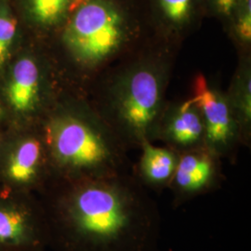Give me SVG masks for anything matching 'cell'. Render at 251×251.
Masks as SVG:
<instances>
[{
  "label": "cell",
  "instance_id": "cell-1",
  "mask_svg": "<svg viewBox=\"0 0 251 251\" xmlns=\"http://www.w3.org/2000/svg\"><path fill=\"white\" fill-rule=\"evenodd\" d=\"M40 194L57 251H158L159 211L135 173L56 179Z\"/></svg>",
  "mask_w": 251,
  "mask_h": 251
},
{
  "label": "cell",
  "instance_id": "cell-2",
  "mask_svg": "<svg viewBox=\"0 0 251 251\" xmlns=\"http://www.w3.org/2000/svg\"><path fill=\"white\" fill-rule=\"evenodd\" d=\"M179 50L152 36L95 81L93 108L128 149L152 143Z\"/></svg>",
  "mask_w": 251,
  "mask_h": 251
},
{
  "label": "cell",
  "instance_id": "cell-3",
  "mask_svg": "<svg viewBox=\"0 0 251 251\" xmlns=\"http://www.w3.org/2000/svg\"><path fill=\"white\" fill-rule=\"evenodd\" d=\"M43 138L57 180H77L131 172L128 148L94 108L61 111L46 121Z\"/></svg>",
  "mask_w": 251,
  "mask_h": 251
},
{
  "label": "cell",
  "instance_id": "cell-4",
  "mask_svg": "<svg viewBox=\"0 0 251 251\" xmlns=\"http://www.w3.org/2000/svg\"><path fill=\"white\" fill-rule=\"evenodd\" d=\"M152 36L117 0H81L65 23L60 41L70 63L95 82Z\"/></svg>",
  "mask_w": 251,
  "mask_h": 251
},
{
  "label": "cell",
  "instance_id": "cell-5",
  "mask_svg": "<svg viewBox=\"0 0 251 251\" xmlns=\"http://www.w3.org/2000/svg\"><path fill=\"white\" fill-rule=\"evenodd\" d=\"M48 246V227L39 199L1 185L0 251H44Z\"/></svg>",
  "mask_w": 251,
  "mask_h": 251
},
{
  "label": "cell",
  "instance_id": "cell-6",
  "mask_svg": "<svg viewBox=\"0 0 251 251\" xmlns=\"http://www.w3.org/2000/svg\"><path fill=\"white\" fill-rule=\"evenodd\" d=\"M0 157V181L7 188L26 194L41 193L52 176L43 134H30L10 142Z\"/></svg>",
  "mask_w": 251,
  "mask_h": 251
},
{
  "label": "cell",
  "instance_id": "cell-7",
  "mask_svg": "<svg viewBox=\"0 0 251 251\" xmlns=\"http://www.w3.org/2000/svg\"><path fill=\"white\" fill-rule=\"evenodd\" d=\"M190 98L202 115L206 147L221 159L232 158L241 141L225 92L212 86L203 73H198L192 81Z\"/></svg>",
  "mask_w": 251,
  "mask_h": 251
},
{
  "label": "cell",
  "instance_id": "cell-8",
  "mask_svg": "<svg viewBox=\"0 0 251 251\" xmlns=\"http://www.w3.org/2000/svg\"><path fill=\"white\" fill-rule=\"evenodd\" d=\"M154 141L178 152L206 145L205 126L197 103L190 97L167 101L154 129L152 143Z\"/></svg>",
  "mask_w": 251,
  "mask_h": 251
},
{
  "label": "cell",
  "instance_id": "cell-9",
  "mask_svg": "<svg viewBox=\"0 0 251 251\" xmlns=\"http://www.w3.org/2000/svg\"><path fill=\"white\" fill-rule=\"evenodd\" d=\"M221 179V158L206 145L179 152L177 167L169 187L175 199L187 200L217 186Z\"/></svg>",
  "mask_w": 251,
  "mask_h": 251
},
{
  "label": "cell",
  "instance_id": "cell-10",
  "mask_svg": "<svg viewBox=\"0 0 251 251\" xmlns=\"http://www.w3.org/2000/svg\"><path fill=\"white\" fill-rule=\"evenodd\" d=\"M198 0H154L157 14L153 36L180 48L195 26Z\"/></svg>",
  "mask_w": 251,
  "mask_h": 251
},
{
  "label": "cell",
  "instance_id": "cell-11",
  "mask_svg": "<svg viewBox=\"0 0 251 251\" xmlns=\"http://www.w3.org/2000/svg\"><path fill=\"white\" fill-rule=\"evenodd\" d=\"M239 129L243 145L251 139V52L239 53V61L230 87L225 92Z\"/></svg>",
  "mask_w": 251,
  "mask_h": 251
},
{
  "label": "cell",
  "instance_id": "cell-12",
  "mask_svg": "<svg viewBox=\"0 0 251 251\" xmlns=\"http://www.w3.org/2000/svg\"><path fill=\"white\" fill-rule=\"evenodd\" d=\"M42 74L36 60L25 57L12 68L8 86V98L13 109L29 112L37 106L41 98Z\"/></svg>",
  "mask_w": 251,
  "mask_h": 251
},
{
  "label": "cell",
  "instance_id": "cell-13",
  "mask_svg": "<svg viewBox=\"0 0 251 251\" xmlns=\"http://www.w3.org/2000/svg\"><path fill=\"white\" fill-rule=\"evenodd\" d=\"M142 154L135 175L144 186L169 187L177 167L179 152L168 146L159 147L151 142L141 145Z\"/></svg>",
  "mask_w": 251,
  "mask_h": 251
},
{
  "label": "cell",
  "instance_id": "cell-14",
  "mask_svg": "<svg viewBox=\"0 0 251 251\" xmlns=\"http://www.w3.org/2000/svg\"><path fill=\"white\" fill-rule=\"evenodd\" d=\"M228 23L238 53L251 52V0H238Z\"/></svg>",
  "mask_w": 251,
  "mask_h": 251
},
{
  "label": "cell",
  "instance_id": "cell-15",
  "mask_svg": "<svg viewBox=\"0 0 251 251\" xmlns=\"http://www.w3.org/2000/svg\"><path fill=\"white\" fill-rule=\"evenodd\" d=\"M73 0H30L32 15L36 23L52 27L62 23Z\"/></svg>",
  "mask_w": 251,
  "mask_h": 251
},
{
  "label": "cell",
  "instance_id": "cell-16",
  "mask_svg": "<svg viewBox=\"0 0 251 251\" xmlns=\"http://www.w3.org/2000/svg\"><path fill=\"white\" fill-rule=\"evenodd\" d=\"M16 31V20L7 12H0V67L9 56Z\"/></svg>",
  "mask_w": 251,
  "mask_h": 251
},
{
  "label": "cell",
  "instance_id": "cell-17",
  "mask_svg": "<svg viewBox=\"0 0 251 251\" xmlns=\"http://www.w3.org/2000/svg\"><path fill=\"white\" fill-rule=\"evenodd\" d=\"M238 0H207L208 6L213 13L225 22H229Z\"/></svg>",
  "mask_w": 251,
  "mask_h": 251
}]
</instances>
